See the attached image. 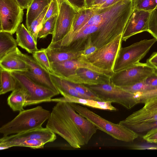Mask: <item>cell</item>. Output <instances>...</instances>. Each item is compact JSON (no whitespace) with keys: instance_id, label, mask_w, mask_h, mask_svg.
<instances>
[{"instance_id":"6da1fadb","label":"cell","mask_w":157,"mask_h":157,"mask_svg":"<svg viewBox=\"0 0 157 157\" xmlns=\"http://www.w3.org/2000/svg\"><path fill=\"white\" fill-rule=\"evenodd\" d=\"M95 9L96 13L84 26H88L91 33L89 36L98 48L123 34L134 9L132 0H119L107 7Z\"/></svg>"},{"instance_id":"7a4b0ae2","label":"cell","mask_w":157,"mask_h":157,"mask_svg":"<svg viewBox=\"0 0 157 157\" xmlns=\"http://www.w3.org/2000/svg\"><path fill=\"white\" fill-rule=\"evenodd\" d=\"M53 107L46 128L60 136L74 148L85 145L83 137L69 113L65 102L59 101Z\"/></svg>"},{"instance_id":"3957f363","label":"cell","mask_w":157,"mask_h":157,"mask_svg":"<svg viewBox=\"0 0 157 157\" xmlns=\"http://www.w3.org/2000/svg\"><path fill=\"white\" fill-rule=\"evenodd\" d=\"M50 113L49 111L40 106L24 110L3 125L0 128V132L3 136H7L41 128Z\"/></svg>"},{"instance_id":"277c9868","label":"cell","mask_w":157,"mask_h":157,"mask_svg":"<svg viewBox=\"0 0 157 157\" xmlns=\"http://www.w3.org/2000/svg\"><path fill=\"white\" fill-rule=\"evenodd\" d=\"M78 113L88 119L97 128L115 139L127 142H133L139 135L129 128L118 124L111 122L86 107L77 103L68 102Z\"/></svg>"},{"instance_id":"5b68a950","label":"cell","mask_w":157,"mask_h":157,"mask_svg":"<svg viewBox=\"0 0 157 157\" xmlns=\"http://www.w3.org/2000/svg\"><path fill=\"white\" fill-rule=\"evenodd\" d=\"M56 138L55 133L42 127L10 136H3L0 139V146L42 148L46 144L53 142Z\"/></svg>"},{"instance_id":"8992f818","label":"cell","mask_w":157,"mask_h":157,"mask_svg":"<svg viewBox=\"0 0 157 157\" xmlns=\"http://www.w3.org/2000/svg\"><path fill=\"white\" fill-rule=\"evenodd\" d=\"M85 85L102 101L115 103L128 109H130L138 104L135 93L115 85L111 80L108 83L101 84Z\"/></svg>"},{"instance_id":"52a82bcc","label":"cell","mask_w":157,"mask_h":157,"mask_svg":"<svg viewBox=\"0 0 157 157\" xmlns=\"http://www.w3.org/2000/svg\"><path fill=\"white\" fill-rule=\"evenodd\" d=\"M156 41L154 38L145 39L129 46L121 47L115 61L113 72L121 71L139 63Z\"/></svg>"},{"instance_id":"ba28073f","label":"cell","mask_w":157,"mask_h":157,"mask_svg":"<svg viewBox=\"0 0 157 157\" xmlns=\"http://www.w3.org/2000/svg\"><path fill=\"white\" fill-rule=\"evenodd\" d=\"M11 73L15 78L17 84L26 92L25 107L51 101L53 97L58 95L52 90L36 83L24 72L11 71Z\"/></svg>"},{"instance_id":"9c48e42d","label":"cell","mask_w":157,"mask_h":157,"mask_svg":"<svg viewBox=\"0 0 157 157\" xmlns=\"http://www.w3.org/2000/svg\"><path fill=\"white\" fill-rule=\"evenodd\" d=\"M121 34L109 43L98 48L92 54L85 57L88 62L99 68L113 71L118 52L121 47Z\"/></svg>"},{"instance_id":"30bf717a","label":"cell","mask_w":157,"mask_h":157,"mask_svg":"<svg viewBox=\"0 0 157 157\" xmlns=\"http://www.w3.org/2000/svg\"><path fill=\"white\" fill-rule=\"evenodd\" d=\"M23 10L16 0H0V32L14 34L23 21Z\"/></svg>"},{"instance_id":"8fae6325","label":"cell","mask_w":157,"mask_h":157,"mask_svg":"<svg viewBox=\"0 0 157 157\" xmlns=\"http://www.w3.org/2000/svg\"><path fill=\"white\" fill-rule=\"evenodd\" d=\"M155 69L146 63L139 62L121 71L114 72L110 77L115 85L122 86L132 85L144 80Z\"/></svg>"},{"instance_id":"7c38bea8","label":"cell","mask_w":157,"mask_h":157,"mask_svg":"<svg viewBox=\"0 0 157 157\" xmlns=\"http://www.w3.org/2000/svg\"><path fill=\"white\" fill-rule=\"evenodd\" d=\"M52 74L66 78L71 73L79 68H85L111 76L113 71L99 68L86 61L82 56L77 58L60 62L51 63Z\"/></svg>"},{"instance_id":"4fadbf2b","label":"cell","mask_w":157,"mask_h":157,"mask_svg":"<svg viewBox=\"0 0 157 157\" xmlns=\"http://www.w3.org/2000/svg\"><path fill=\"white\" fill-rule=\"evenodd\" d=\"M77 11L66 1H64L61 4L50 43H54L60 40L70 32Z\"/></svg>"},{"instance_id":"5bb4252c","label":"cell","mask_w":157,"mask_h":157,"mask_svg":"<svg viewBox=\"0 0 157 157\" xmlns=\"http://www.w3.org/2000/svg\"><path fill=\"white\" fill-rule=\"evenodd\" d=\"M22 58L26 62L29 70L25 74L37 84L60 94L51 78L50 73L43 67L33 57L26 54H21Z\"/></svg>"},{"instance_id":"9a60e30c","label":"cell","mask_w":157,"mask_h":157,"mask_svg":"<svg viewBox=\"0 0 157 157\" xmlns=\"http://www.w3.org/2000/svg\"><path fill=\"white\" fill-rule=\"evenodd\" d=\"M151 11L134 10L123 32L122 40L125 41L132 36L147 31Z\"/></svg>"},{"instance_id":"2e32d148","label":"cell","mask_w":157,"mask_h":157,"mask_svg":"<svg viewBox=\"0 0 157 157\" xmlns=\"http://www.w3.org/2000/svg\"><path fill=\"white\" fill-rule=\"evenodd\" d=\"M110 77L88 69L82 68L76 70L64 78L76 84L93 86L109 82Z\"/></svg>"},{"instance_id":"e0dca14e","label":"cell","mask_w":157,"mask_h":157,"mask_svg":"<svg viewBox=\"0 0 157 157\" xmlns=\"http://www.w3.org/2000/svg\"><path fill=\"white\" fill-rule=\"evenodd\" d=\"M65 102L66 108L76 126L79 129L85 144H87L98 129L88 119L77 112L68 102Z\"/></svg>"},{"instance_id":"ac0fdd59","label":"cell","mask_w":157,"mask_h":157,"mask_svg":"<svg viewBox=\"0 0 157 157\" xmlns=\"http://www.w3.org/2000/svg\"><path fill=\"white\" fill-rule=\"evenodd\" d=\"M21 52L17 47L0 60V68L10 71L24 72L28 71L29 67L22 58Z\"/></svg>"},{"instance_id":"d6986e66","label":"cell","mask_w":157,"mask_h":157,"mask_svg":"<svg viewBox=\"0 0 157 157\" xmlns=\"http://www.w3.org/2000/svg\"><path fill=\"white\" fill-rule=\"evenodd\" d=\"M63 97L52 99L51 101H63L68 102L80 104L94 108L101 109L116 111L117 109L109 101H98L93 99L79 98L67 94H63Z\"/></svg>"},{"instance_id":"ffe728a7","label":"cell","mask_w":157,"mask_h":157,"mask_svg":"<svg viewBox=\"0 0 157 157\" xmlns=\"http://www.w3.org/2000/svg\"><path fill=\"white\" fill-rule=\"evenodd\" d=\"M16 32L18 45L32 54L38 50L37 42L23 24L20 25Z\"/></svg>"},{"instance_id":"44dd1931","label":"cell","mask_w":157,"mask_h":157,"mask_svg":"<svg viewBox=\"0 0 157 157\" xmlns=\"http://www.w3.org/2000/svg\"><path fill=\"white\" fill-rule=\"evenodd\" d=\"M157 121V110H150L143 107L128 116L119 124L123 126L134 124L144 123Z\"/></svg>"},{"instance_id":"7402d4cb","label":"cell","mask_w":157,"mask_h":157,"mask_svg":"<svg viewBox=\"0 0 157 157\" xmlns=\"http://www.w3.org/2000/svg\"><path fill=\"white\" fill-rule=\"evenodd\" d=\"M82 50L58 48H46L50 63L60 62L75 59L82 55Z\"/></svg>"},{"instance_id":"603a6c76","label":"cell","mask_w":157,"mask_h":157,"mask_svg":"<svg viewBox=\"0 0 157 157\" xmlns=\"http://www.w3.org/2000/svg\"><path fill=\"white\" fill-rule=\"evenodd\" d=\"M26 98V91L17 84L7 99L8 105L13 111H21L24 110Z\"/></svg>"},{"instance_id":"cb8c5ba5","label":"cell","mask_w":157,"mask_h":157,"mask_svg":"<svg viewBox=\"0 0 157 157\" xmlns=\"http://www.w3.org/2000/svg\"><path fill=\"white\" fill-rule=\"evenodd\" d=\"M52 0H32L27 9L26 25L28 29L32 22L49 5Z\"/></svg>"},{"instance_id":"d4e9b609","label":"cell","mask_w":157,"mask_h":157,"mask_svg":"<svg viewBox=\"0 0 157 157\" xmlns=\"http://www.w3.org/2000/svg\"><path fill=\"white\" fill-rule=\"evenodd\" d=\"M96 13L93 8H84L78 10L75 14L70 32H75L83 28Z\"/></svg>"},{"instance_id":"484cf974","label":"cell","mask_w":157,"mask_h":157,"mask_svg":"<svg viewBox=\"0 0 157 157\" xmlns=\"http://www.w3.org/2000/svg\"><path fill=\"white\" fill-rule=\"evenodd\" d=\"M50 75L53 83L62 95L67 94L85 98L78 93L69 81L52 73H50Z\"/></svg>"},{"instance_id":"4316f807","label":"cell","mask_w":157,"mask_h":157,"mask_svg":"<svg viewBox=\"0 0 157 157\" xmlns=\"http://www.w3.org/2000/svg\"><path fill=\"white\" fill-rule=\"evenodd\" d=\"M18 45L17 40L12 34L0 32V60L14 50Z\"/></svg>"},{"instance_id":"83f0119b","label":"cell","mask_w":157,"mask_h":157,"mask_svg":"<svg viewBox=\"0 0 157 157\" xmlns=\"http://www.w3.org/2000/svg\"><path fill=\"white\" fill-rule=\"evenodd\" d=\"M0 94L12 91L16 88L17 82L11 72L0 68Z\"/></svg>"},{"instance_id":"f1b7e54d","label":"cell","mask_w":157,"mask_h":157,"mask_svg":"<svg viewBox=\"0 0 157 157\" xmlns=\"http://www.w3.org/2000/svg\"><path fill=\"white\" fill-rule=\"evenodd\" d=\"M57 15L58 14H56L52 17L42 25L38 33V38H44L48 35L53 34Z\"/></svg>"},{"instance_id":"f546056e","label":"cell","mask_w":157,"mask_h":157,"mask_svg":"<svg viewBox=\"0 0 157 157\" xmlns=\"http://www.w3.org/2000/svg\"><path fill=\"white\" fill-rule=\"evenodd\" d=\"M32 56L45 69L50 73H52L50 63L46 52V48L38 49L33 54Z\"/></svg>"},{"instance_id":"4dcf8cb0","label":"cell","mask_w":157,"mask_h":157,"mask_svg":"<svg viewBox=\"0 0 157 157\" xmlns=\"http://www.w3.org/2000/svg\"><path fill=\"white\" fill-rule=\"evenodd\" d=\"M49 6H47L39 16L32 22L30 26L28 29L36 42L39 32L41 28L43 19Z\"/></svg>"},{"instance_id":"1f68e13d","label":"cell","mask_w":157,"mask_h":157,"mask_svg":"<svg viewBox=\"0 0 157 157\" xmlns=\"http://www.w3.org/2000/svg\"><path fill=\"white\" fill-rule=\"evenodd\" d=\"M124 126L138 134L147 132L157 128V121L144 123L129 124Z\"/></svg>"},{"instance_id":"d6a6232c","label":"cell","mask_w":157,"mask_h":157,"mask_svg":"<svg viewBox=\"0 0 157 157\" xmlns=\"http://www.w3.org/2000/svg\"><path fill=\"white\" fill-rule=\"evenodd\" d=\"M70 82L78 93L85 98L101 101L100 99L85 85L76 84Z\"/></svg>"},{"instance_id":"836d02e7","label":"cell","mask_w":157,"mask_h":157,"mask_svg":"<svg viewBox=\"0 0 157 157\" xmlns=\"http://www.w3.org/2000/svg\"><path fill=\"white\" fill-rule=\"evenodd\" d=\"M133 9L151 11L156 8V0H132Z\"/></svg>"},{"instance_id":"e575fe53","label":"cell","mask_w":157,"mask_h":157,"mask_svg":"<svg viewBox=\"0 0 157 157\" xmlns=\"http://www.w3.org/2000/svg\"><path fill=\"white\" fill-rule=\"evenodd\" d=\"M135 94L138 104H145L149 101L157 98V88Z\"/></svg>"},{"instance_id":"d590c367","label":"cell","mask_w":157,"mask_h":157,"mask_svg":"<svg viewBox=\"0 0 157 157\" xmlns=\"http://www.w3.org/2000/svg\"><path fill=\"white\" fill-rule=\"evenodd\" d=\"M147 32L157 41V7L151 12Z\"/></svg>"},{"instance_id":"8d00e7d4","label":"cell","mask_w":157,"mask_h":157,"mask_svg":"<svg viewBox=\"0 0 157 157\" xmlns=\"http://www.w3.org/2000/svg\"><path fill=\"white\" fill-rule=\"evenodd\" d=\"M120 87L129 92L133 93L153 89L150 86L145 83L144 80L132 85Z\"/></svg>"},{"instance_id":"74e56055","label":"cell","mask_w":157,"mask_h":157,"mask_svg":"<svg viewBox=\"0 0 157 157\" xmlns=\"http://www.w3.org/2000/svg\"><path fill=\"white\" fill-rule=\"evenodd\" d=\"M59 10L57 0H52L43 19L42 24L52 17L58 14Z\"/></svg>"},{"instance_id":"f35d334b","label":"cell","mask_w":157,"mask_h":157,"mask_svg":"<svg viewBox=\"0 0 157 157\" xmlns=\"http://www.w3.org/2000/svg\"><path fill=\"white\" fill-rule=\"evenodd\" d=\"M97 49L92 42L90 36H89L85 43L82 56L85 57H87L94 53Z\"/></svg>"},{"instance_id":"ab89813d","label":"cell","mask_w":157,"mask_h":157,"mask_svg":"<svg viewBox=\"0 0 157 157\" xmlns=\"http://www.w3.org/2000/svg\"><path fill=\"white\" fill-rule=\"evenodd\" d=\"M143 137L147 142L157 144V128L147 132Z\"/></svg>"},{"instance_id":"60d3db41","label":"cell","mask_w":157,"mask_h":157,"mask_svg":"<svg viewBox=\"0 0 157 157\" xmlns=\"http://www.w3.org/2000/svg\"><path fill=\"white\" fill-rule=\"evenodd\" d=\"M144 81L153 89L157 88V74L155 72L149 75Z\"/></svg>"},{"instance_id":"b9f144b4","label":"cell","mask_w":157,"mask_h":157,"mask_svg":"<svg viewBox=\"0 0 157 157\" xmlns=\"http://www.w3.org/2000/svg\"><path fill=\"white\" fill-rule=\"evenodd\" d=\"M68 2L77 11L85 8V0H67Z\"/></svg>"},{"instance_id":"7bdbcfd3","label":"cell","mask_w":157,"mask_h":157,"mask_svg":"<svg viewBox=\"0 0 157 157\" xmlns=\"http://www.w3.org/2000/svg\"><path fill=\"white\" fill-rule=\"evenodd\" d=\"M146 63L155 69H157V51L153 52L147 60Z\"/></svg>"},{"instance_id":"ee69618b","label":"cell","mask_w":157,"mask_h":157,"mask_svg":"<svg viewBox=\"0 0 157 157\" xmlns=\"http://www.w3.org/2000/svg\"><path fill=\"white\" fill-rule=\"evenodd\" d=\"M143 107L150 110H157V98L151 100L144 104Z\"/></svg>"},{"instance_id":"f6af8a7d","label":"cell","mask_w":157,"mask_h":157,"mask_svg":"<svg viewBox=\"0 0 157 157\" xmlns=\"http://www.w3.org/2000/svg\"><path fill=\"white\" fill-rule=\"evenodd\" d=\"M21 7L24 10L27 9L32 0H16Z\"/></svg>"},{"instance_id":"bcb514c9","label":"cell","mask_w":157,"mask_h":157,"mask_svg":"<svg viewBox=\"0 0 157 157\" xmlns=\"http://www.w3.org/2000/svg\"><path fill=\"white\" fill-rule=\"evenodd\" d=\"M119 0H107L104 3L96 8H92L95 9H101L104 8L115 3Z\"/></svg>"},{"instance_id":"7dc6e473","label":"cell","mask_w":157,"mask_h":157,"mask_svg":"<svg viewBox=\"0 0 157 157\" xmlns=\"http://www.w3.org/2000/svg\"><path fill=\"white\" fill-rule=\"evenodd\" d=\"M107 0H95L92 8H96L104 3Z\"/></svg>"},{"instance_id":"c3c4849f","label":"cell","mask_w":157,"mask_h":157,"mask_svg":"<svg viewBox=\"0 0 157 157\" xmlns=\"http://www.w3.org/2000/svg\"><path fill=\"white\" fill-rule=\"evenodd\" d=\"M95 0H85V8H91Z\"/></svg>"},{"instance_id":"681fc988","label":"cell","mask_w":157,"mask_h":157,"mask_svg":"<svg viewBox=\"0 0 157 157\" xmlns=\"http://www.w3.org/2000/svg\"><path fill=\"white\" fill-rule=\"evenodd\" d=\"M12 147L11 146H8V145H3V146H0V150H5L10 147Z\"/></svg>"},{"instance_id":"f907efd6","label":"cell","mask_w":157,"mask_h":157,"mask_svg":"<svg viewBox=\"0 0 157 157\" xmlns=\"http://www.w3.org/2000/svg\"><path fill=\"white\" fill-rule=\"evenodd\" d=\"M59 8L61 4L63 1H65L67 2L66 0H56ZM68 3V2H67Z\"/></svg>"},{"instance_id":"816d5d0a","label":"cell","mask_w":157,"mask_h":157,"mask_svg":"<svg viewBox=\"0 0 157 157\" xmlns=\"http://www.w3.org/2000/svg\"><path fill=\"white\" fill-rule=\"evenodd\" d=\"M155 72L157 74V69H155Z\"/></svg>"},{"instance_id":"f5cc1de1","label":"cell","mask_w":157,"mask_h":157,"mask_svg":"<svg viewBox=\"0 0 157 157\" xmlns=\"http://www.w3.org/2000/svg\"><path fill=\"white\" fill-rule=\"evenodd\" d=\"M156 3H157V0H156Z\"/></svg>"},{"instance_id":"db71d44e","label":"cell","mask_w":157,"mask_h":157,"mask_svg":"<svg viewBox=\"0 0 157 157\" xmlns=\"http://www.w3.org/2000/svg\"><path fill=\"white\" fill-rule=\"evenodd\" d=\"M67 1V2H67V0H66Z\"/></svg>"}]
</instances>
